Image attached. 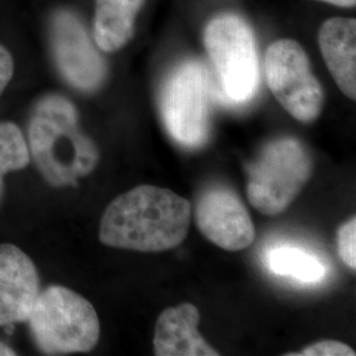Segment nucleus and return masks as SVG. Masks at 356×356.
I'll return each instance as SVG.
<instances>
[{"label":"nucleus","instance_id":"nucleus-9","mask_svg":"<svg viewBox=\"0 0 356 356\" xmlns=\"http://www.w3.org/2000/svg\"><path fill=\"white\" fill-rule=\"evenodd\" d=\"M195 222L204 238L226 251H241L254 243L251 216L241 198L225 186L211 188L200 197Z\"/></svg>","mask_w":356,"mask_h":356},{"label":"nucleus","instance_id":"nucleus-17","mask_svg":"<svg viewBox=\"0 0 356 356\" xmlns=\"http://www.w3.org/2000/svg\"><path fill=\"white\" fill-rule=\"evenodd\" d=\"M354 356L355 351L347 344L338 341H322L304 348L301 353L289 356Z\"/></svg>","mask_w":356,"mask_h":356},{"label":"nucleus","instance_id":"nucleus-3","mask_svg":"<svg viewBox=\"0 0 356 356\" xmlns=\"http://www.w3.org/2000/svg\"><path fill=\"white\" fill-rule=\"evenodd\" d=\"M26 322L35 343L47 355L89 353L101 335L94 306L61 285H51L40 292Z\"/></svg>","mask_w":356,"mask_h":356},{"label":"nucleus","instance_id":"nucleus-16","mask_svg":"<svg viewBox=\"0 0 356 356\" xmlns=\"http://www.w3.org/2000/svg\"><path fill=\"white\" fill-rule=\"evenodd\" d=\"M338 254L353 270L356 269V218H351L338 231Z\"/></svg>","mask_w":356,"mask_h":356},{"label":"nucleus","instance_id":"nucleus-13","mask_svg":"<svg viewBox=\"0 0 356 356\" xmlns=\"http://www.w3.org/2000/svg\"><path fill=\"white\" fill-rule=\"evenodd\" d=\"M144 0H95L94 38L107 53L123 48L134 33L136 15Z\"/></svg>","mask_w":356,"mask_h":356},{"label":"nucleus","instance_id":"nucleus-12","mask_svg":"<svg viewBox=\"0 0 356 356\" xmlns=\"http://www.w3.org/2000/svg\"><path fill=\"white\" fill-rule=\"evenodd\" d=\"M323 58L346 97H356V23L354 19L334 17L319 31Z\"/></svg>","mask_w":356,"mask_h":356},{"label":"nucleus","instance_id":"nucleus-7","mask_svg":"<svg viewBox=\"0 0 356 356\" xmlns=\"http://www.w3.org/2000/svg\"><path fill=\"white\" fill-rule=\"evenodd\" d=\"M264 69L268 88L294 119L309 123L318 118L323 91L298 42L275 41L266 53Z\"/></svg>","mask_w":356,"mask_h":356},{"label":"nucleus","instance_id":"nucleus-15","mask_svg":"<svg viewBox=\"0 0 356 356\" xmlns=\"http://www.w3.org/2000/svg\"><path fill=\"white\" fill-rule=\"evenodd\" d=\"M31 163V154L22 129L13 122L0 123V204L4 195V177Z\"/></svg>","mask_w":356,"mask_h":356},{"label":"nucleus","instance_id":"nucleus-4","mask_svg":"<svg viewBox=\"0 0 356 356\" xmlns=\"http://www.w3.org/2000/svg\"><path fill=\"white\" fill-rule=\"evenodd\" d=\"M204 47L216 72L219 99L229 104L251 101L260 78L251 26L236 15H220L206 26Z\"/></svg>","mask_w":356,"mask_h":356},{"label":"nucleus","instance_id":"nucleus-14","mask_svg":"<svg viewBox=\"0 0 356 356\" xmlns=\"http://www.w3.org/2000/svg\"><path fill=\"white\" fill-rule=\"evenodd\" d=\"M267 261L273 273L305 284L319 282L327 273L326 266L316 254L293 245H281L270 250Z\"/></svg>","mask_w":356,"mask_h":356},{"label":"nucleus","instance_id":"nucleus-20","mask_svg":"<svg viewBox=\"0 0 356 356\" xmlns=\"http://www.w3.org/2000/svg\"><path fill=\"white\" fill-rule=\"evenodd\" d=\"M16 355V353L13 351V348H11L10 346H7L3 342H0V356H10Z\"/></svg>","mask_w":356,"mask_h":356},{"label":"nucleus","instance_id":"nucleus-6","mask_svg":"<svg viewBox=\"0 0 356 356\" xmlns=\"http://www.w3.org/2000/svg\"><path fill=\"white\" fill-rule=\"evenodd\" d=\"M210 73L200 61L177 66L160 95V111L168 132L188 148L202 147L210 132Z\"/></svg>","mask_w":356,"mask_h":356},{"label":"nucleus","instance_id":"nucleus-5","mask_svg":"<svg viewBox=\"0 0 356 356\" xmlns=\"http://www.w3.org/2000/svg\"><path fill=\"white\" fill-rule=\"evenodd\" d=\"M312 159L305 145L293 138L268 143L247 166V197L266 216L284 213L312 176Z\"/></svg>","mask_w":356,"mask_h":356},{"label":"nucleus","instance_id":"nucleus-8","mask_svg":"<svg viewBox=\"0 0 356 356\" xmlns=\"http://www.w3.org/2000/svg\"><path fill=\"white\" fill-rule=\"evenodd\" d=\"M51 44L56 66L70 86L83 92L102 86L107 65L76 13L61 10L53 15Z\"/></svg>","mask_w":356,"mask_h":356},{"label":"nucleus","instance_id":"nucleus-1","mask_svg":"<svg viewBox=\"0 0 356 356\" xmlns=\"http://www.w3.org/2000/svg\"><path fill=\"white\" fill-rule=\"evenodd\" d=\"M191 222L188 200L169 189L141 185L107 206L99 241L113 248L163 252L185 241Z\"/></svg>","mask_w":356,"mask_h":356},{"label":"nucleus","instance_id":"nucleus-11","mask_svg":"<svg viewBox=\"0 0 356 356\" xmlns=\"http://www.w3.org/2000/svg\"><path fill=\"white\" fill-rule=\"evenodd\" d=\"M200 312L191 304L165 309L156 323L153 338L157 356H218L198 332Z\"/></svg>","mask_w":356,"mask_h":356},{"label":"nucleus","instance_id":"nucleus-18","mask_svg":"<svg viewBox=\"0 0 356 356\" xmlns=\"http://www.w3.org/2000/svg\"><path fill=\"white\" fill-rule=\"evenodd\" d=\"M13 76V58L11 53L0 45V95L8 86Z\"/></svg>","mask_w":356,"mask_h":356},{"label":"nucleus","instance_id":"nucleus-19","mask_svg":"<svg viewBox=\"0 0 356 356\" xmlns=\"http://www.w3.org/2000/svg\"><path fill=\"white\" fill-rule=\"evenodd\" d=\"M325 3H330L334 6H339V7H354L356 4V0H321Z\"/></svg>","mask_w":356,"mask_h":356},{"label":"nucleus","instance_id":"nucleus-10","mask_svg":"<svg viewBox=\"0 0 356 356\" xmlns=\"http://www.w3.org/2000/svg\"><path fill=\"white\" fill-rule=\"evenodd\" d=\"M40 294L38 268L15 244H0V326L26 322Z\"/></svg>","mask_w":356,"mask_h":356},{"label":"nucleus","instance_id":"nucleus-2","mask_svg":"<svg viewBox=\"0 0 356 356\" xmlns=\"http://www.w3.org/2000/svg\"><path fill=\"white\" fill-rule=\"evenodd\" d=\"M28 148L44 179L54 188L74 186L99 163V149L79 128L76 106L60 94L38 99L28 120Z\"/></svg>","mask_w":356,"mask_h":356}]
</instances>
